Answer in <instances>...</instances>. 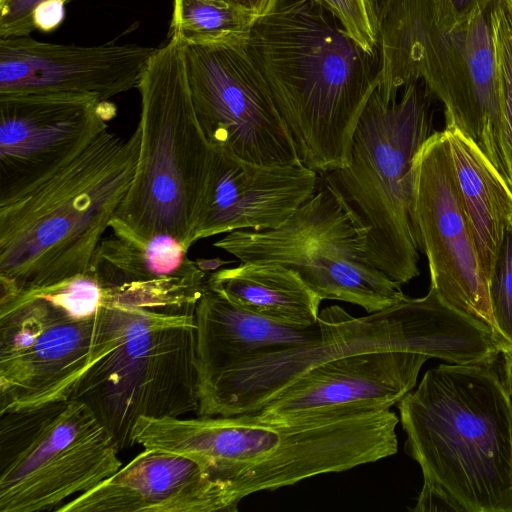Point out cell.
<instances>
[{
	"instance_id": "obj_24",
	"label": "cell",
	"mask_w": 512,
	"mask_h": 512,
	"mask_svg": "<svg viewBox=\"0 0 512 512\" xmlns=\"http://www.w3.org/2000/svg\"><path fill=\"white\" fill-rule=\"evenodd\" d=\"M256 18L233 0H173L169 38L192 45L246 43Z\"/></svg>"
},
{
	"instance_id": "obj_13",
	"label": "cell",
	"mask_w": 512,
	"mask_h": 512,
	"mask_svg": "<svg viewBox=\"0 0 512 512\" xmlns=\"http://www.w3.org/2000/svg\"><path fill=\"white\" fill-rule=\"evenodd\" d=\"M411 222L426 255L430 288L496 335L488 281L458 189L445 131L433 132L413 159Z\"/></svg>"
},
{
	"instance_id": "obj_11",
	"label": "cell",
	"mask_w": 512,
	"mask_h": 512,
	"mask_svg": "<svg viewBox=\"0 0 512 512\" xmlns=\"http://www.w3.org/2000/svg\"><path fill=\"white\" fill-rule=\"evenodd\" d=\"M183 54L193 107L212 146L257 165L302 164L246 43H183Z\"/></svg>"
},
{
	"instance_id": "obj_33",
	"label": "cell",
	"mask_w": 512,
	"mask_h": 512,
	"mask_svg": "<svg viewBox=\"0 0 512 512\" xmlns=\"http://www.w3.org/2000/svg\"><path fill=\"white\" fill-rule=\"evenodd\" d=\"M504 381L512 398V354H503Z\"/></svg>"
},
{
	"instance_id": "obj_15",
	"label": "cell",
	"mask_w": 512,
	"mask_h": 512,
	"mask_svg": "<svg viewBox=\"0 0 512 512\" xmlns=\"http://www.w3.org/2000/svg\"><path fill=\"white\" fill-rule=\"evenodd\" d=\"M155 50L115 41L82 46L0 38V95L68 94L107 102L137 88Z\"/></svg>"
},
{
	"instance_id": "obj_28",
	"label": "cell",
	"mask_w": 512,
	"mask_h": 512,
	"mask_svg": "<svg viewBox=\"0 0 512 512\" xmlns=\"http://www.w3.org/2000/svg\"><path fill=\"white\" fill-rule=\"evenodd\" d=\"M341 23L347 33L363 48L378 51V39L366 0H316Z\"/></svg>"
},
{
	"instance_id": "obj_3",
	"label": "cell",
	"mask_w": 512,
	"mask_h": 512,
	"mask_svg": "<svg viewBox=\"0 0 512 512\" xmlns=\"http://www.w3.org/2000/svg\"><path fill=\"white\" fill-rule=\"evenodd\" d=\"M397 407L423 476L413 511L512 512V398L494 364H440Z\"/></svg>"
},
{
	"instance_id": "obj_30",
	"label": "cell",
	"mask_w": 512,
	"mask_h": 512,
	"mask_svg": "<svg viewBox=\"0 0 512 512\" xmlns=\"http://www.w3.org/2000/svg\"><path fill=\"white\" fill-rule=\"evenodd\" d=\"M392 0H366L368 11L375 32L377 34L378 28L384 19Z\"/></svg>"
},
{
	"instance_id": "obj_1",
	"label": "cell",
	"mask_w": 512,
	"mask_h": 512,
	"mask_svg": "<svg viewBox=\"0 0 512 512\" xmlns=\"http://www.w3.org/2000/svg\"><path fill=\"white\" fill-rule=\"evenodd\" d=\"M399 418L390 409L292 419L252 414L139 418L134 445L188 456L230 485L235 500L394 455Z\"/></svg>"
},
{
	"instance_id": "obj_10",
	"label": "cell",
	"mask_w": 512,
	"mask_h": 512,
	"mask_svg": "<svg viewBox=\"0 0 512 512\" xmlns=\"http://www.w3.org/2000/svg\"><path fill=\"white\" fill-rule=\"evenodd\" d=\"M367 234L320 175L315 194L278 227L235 230L213 245L241 262L289 268L322 300L355 304L370 314L407 296L401 284L367 261Z\"/></svg>"
},
{
	"instance_id": "obj_5",
	"label": "cell",
	"mask_w": 512,
	"mask_h": 512,
	"mask_svg": "<svg viewBox=\"0 0 512 512\" xmlns=\"http://www.w3.org/2000/svg\"><path fill=\"white\" fill-rule=\"evenodd\" d=\"M495 0L457 22L443 0H392L378 32V90L393 101L423 81L455 126L509 183L505 102L494 40Z\"/></svg>"
},
{
	"instance_id": "obj_34",
	"label": "cell",
	"mask_w": 512,
	"mask_h": 512,
	"mask_svg": "<svg viewBox=\"0 0 512 512\" xmlns=\"http://www.w3.org/2000/svg\"><path fill=\"white\" fill-rule=\"evenodd\" d=\"M504 6H505V4H504ZM505 8H506V6H505ZM506 10H507V8H506ZM507 12L509 14V17H510V20H511V23H512V14L508 10H507Z\"/></svg>"
},
{
	"instance_id": "obj_4",
	"label": "cell",
	"mask_w": 512,
	"mask_h": 512,
	"mask_svg": "<svg viewBox=\"0 0 512 512\" xmlns=\"http://www.w3.org/2000/svg\"><path fill=\"white\" fill-rule=\"evenodd\" d=\"M141 132L108 129L37 178L0 193V300L87 272L134 179Z\"/></svg>"
},
{
	"instance_id": "obj_19",
	"label": "cell",
	"mask_w": 512,
	"mask_h": 512,
	"mask_svg": "<svg viewBox=\"0 0 512 512\" xmlns=\"http://www.w3.org/2000/svg\"><path fill=\"white\" fill-rule=\"evenodd\" d=\"M231 487L196 460L144 448L93 489L57 512H236Z\"/></svg>"
},
{
	"instance_id": "obj_9",
	"label": "cell",
	"mask_w": 512,
	"mask_h": 512,
	"mask_svg": "<svg viewBox=\"0 0 512 512\" xmlns=\"http://www.w3.org/2000/svg\"><path fill=\"white\" fill-rule=\"evenodd\" d=\"M119 452L76 399L0 413V512L56 511L117 472Z\"/></svg>"
},
{
	"instance_id": "obj_26",
	"label": "cell",
	"mask_w": 512,
	"mask_h": 512,
	"mask_svg": "<svg viewBox=\"0 0 512 512\" xmlns=\"http://www.w3.org/2000/svg\"><path fill=\"white\" fill-rule=\"evenodd\" d=\"M488 291L501 354H512V226L499 250Z\"/></svg>"
},
{
	"instance_id": "obj_21",
	"label": "cell",
	"mask_w": 512,
	"mask_h": 512,
	"mask_svg": "<svg viewBox=\"0 0 512 512\" xmlns=\"http://www.w3.org/2000/svg\"><path fill=\"white\" fill-rule=\"evenodd\" d=\"M121 301L142 307L194 311L208 274L177 239H139L113 231L101 240L90 268Z\"/></svg>"
},
{
	"instance_id": "obj_8",
	"label": "cell",
	"mask_w": 512,
	"mask_h": 512,
	"mask_svg": "<svg viewBox=\"0 0 512 512\" xmlns=\"http://www.w3.org/2000/svg\"><path fill=\"white\" fill-rule=\"evenodd\" d=\"M432 97L423 81L389 102L376 88L354 131L349 164L321 175L367 229V261L401 285L420 274L411 222L412 166L433 133Z\"/></svg>"
},
{
	"instance_id": "obj_25",
	"label": "cell",
	"mask_w": 512,
	"mask_h": 512,
	"mask_svg": "<svg viewBox=\"0 0 512 512\" xmlns=\"http://www.w3.org/2000/svg\"><path fill=\"white\" fill-rule=\"evenodd\" d=\"M73 0H0V38L30 36L55 29Z\"/></svg>"
},
{
	"instance_id": "obj_14",
	"label": "cell",
	"mask_w": 512,
	"mask_h": 512,
	"mask_svg": "<svg viewBox=\"0 0 512 512\" xmlns=\"http://www.w3.org/2000/svg\"><path fill=\"white\" fill-rule=\"evenodd\" d=\"M428 359L425 354L397 348H350L312 366L252 415L276 420L390 409L415 387Z\"/></svg>"
},
{
	"instance_id": "obj_29",
	"label": "cell",
	"mask_w": 512,
	"mask_h": 512,
	"mask_svg": "<svg viewBox=\"0 0 512 512\" xmlns=\"http://www.w3.org/2000/svg\"><path fill=\"white\" fill-rule=\"evenodd\" d=\"M453 18L464 23L480 14L492 0H443Z\"/></svg>"
},
{
	"instance_id": "obj_7",
	"label": "cell",
	"mask_w": 512,
	"mask_h": 512,
	"mask_svg": "<svg viewBox=\"0 0 512 512\" xmlns=\"http://www.w3.org/2000/svg\"><path fill=\"white\" fill-rule=\"evenodd\" d=\"M137 89V166L110 228L144 240L171 236L189 250L213 146L193 107L179 39L156 48Z\"/></svg>"
},
{
	"instance_id": "obj_31",
	"label": "cell",
	"mask_w": 512,
	"mask_h": 512,
	"mask_svg": "<svg viewBox=\"0 0 512 512\" xmlns=\"http://www.w3.org/2000/svg\"><path fill=\"white\" fill-rule=\"evenodd\" d=\"M237 5L253 14L260 17L265 14L273 5L275 0H233Z\"/></svg>"
},
{
	"instance_id": "obj_16",
	"label": "cell",
	"mask_w": 512,
	"mask_h": 512,
	"mask_svg": "<svg viewBox=\"0 0 512 512\" xmlns=\"http://www.w3.org/2000/svg\"><path fill=\"white\" fill-rule=\"evenodd\" d=\"M115 108L79 95H0V193L85 148L108 129Z\"/></svg>"
},
{
	"instance_id": "obj_12",
	"label": "cell",
	"mask_w": 512,
	"mask_h": 512,
	"mask_svg": "<svg viewBox=\"0 0 512 512\" xmlns=\"http://www.w3.org/2000/svg\"><path fill=\"white\" fill-rule=\"evenodd\" d=\"M96 321L40 288L0 300V413L70 398L92 358Z\"/></svg>"
},
{
	"instance_id": "obj_2",
	"label": "cell",
	"mask_w": 512,
	"mask_h": 512,
	"mask_svg": "<svg viewBox=\"0 0 512 512\" xmlns=\"http://www.w3.org/2000/svg\"><path fill=\"white\" fill-rule=\"evenodd\" d=\"M246 48L302 164L320 175L347 166L357 123L379 84V50L363 48L316 0H275L254 21Z\"/></svg>"
},
{
	"instance_id": "obj_32",
	"label": "cell",
	"mask_w": 512,
	"mask_h": 512,
	"mask_svg": "<svg viewBox=\"0 0 512 512\" xmlns=\"http://www.w3.org/2000/svg\"><path fill=\"white\" fill-rule=\"evenodd\" d=\"M196 263L202 271L209 274V273L219 270L222 266L230 263V261H224L220 258H211V259H198L196 261Z\"/></svg>"
},
{
	"instance_id": "obj_27",
	"label": "cell",
	"mask_w": 512,
	"mask_h": 512,
	"mask_svg": "<svg viewBox=\"0 0 512 512\" xmlns=\"http://www.w3.org/2000/svg\"><path fill=\"white\" fill-rule=\"evenodd\" d=\"M493 23L495 48L505 102L509 185L512 188V23L502 0H495Z\"/></svg>"
},
{
	"instance_id": "obj_23",
	"label": "cell",
	"mask_w": 512,
	"mask_h": 512,
	"mask_svg": "<svg viewBox=\"0 0 512 512\" xmlns=\"http://www.w3.org/2000/svg\"><path fill=\"white\" fill-rule=\"evenodd\" d=\"M206 287L261 316L294 326L318 322L322 299L293 270L275 263L242 262L209 273Z\"/></svg>"
},
{
	"instance_id": "obj_17",
	"label": "cell",
	"mask_w": 512,
	"mask_h": 512,
	"mask_svg": "<svg viewBox=\"0 0 512 512\" xmlns=\"http://www.w3.org/2000/svg\"><path fill=\"white\" fill-rule=\"evenodd\" d=\"M409 326L396 306L356 317L344 331L322 341L248 360L198 383L197 416L255 414L312 366L359 346L408 349Z\"/></svg>"
},
{
	"instance_id": "obj_20",
	"label": "cell",
	"mask_w": 512,
	"mask_h": 512,
	"mask_svg": "<svg viewBox=\"0 0 512 512\" xmlns=\"http://www.w3.org/2000/svg\"><path fill=\"white\" fill-rule=\"evenodd\" d=\"M194 316L198 383L248 360L335 336L356 318L334 305L323 309L314 325H289L244 309L207 287Z\"/></svg>"
},
{
	"instance_id": "obj_18",
	"label": "cell",
	"mask_w": 512,
	"mask_h": 512,
	"mask_svg": "<svg viewBox=\"0 0 512 512\" xmlns=\"http://www.w3.org/2000/svg\"><path fill=\"white\" fill-rule=\"evenodd\" d=\"M319 182L320 174L303 164L257 165L213 146L194 242L276 228L315 194Z\"/></svg>"
},
{
	"instance_id": "obj_6",
	"label": "cell",
	"mask_w": 512,
	"mask_h": 512,
	"mask_svg": "<svg viewBox=\"0 0 512 512\" xmlns=\"http://www.w3.org/2000/svg\"><path fill=\"white\" fill-rule=\"evenodd\" d=\"M194 313L120 302L98 311L92 358L70 398L93 412L120 451L134 446L139 418L197 411Z\"/></svg>"
},
{
	"instance_id": "obj_22",
	"label": "cell",
	"mask_w": 512,
	"mask_h": 512,
	"mask_svg": "<svg viewBox=\"0 0 512 512\" xmlns=\"http://www.w3.org/2000/svg\"><path fill=\"white\" fill-rule=\"evenodd\" d=\"M458 189L487 278L512 226V188L478 146L455 126L444 129Z\"/></svg>"
}]
</instances>
